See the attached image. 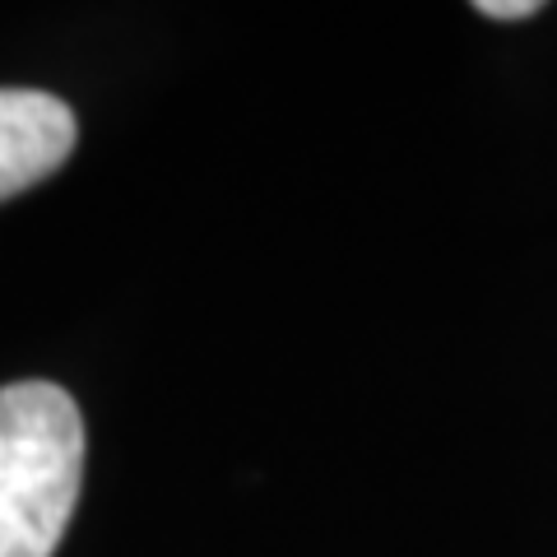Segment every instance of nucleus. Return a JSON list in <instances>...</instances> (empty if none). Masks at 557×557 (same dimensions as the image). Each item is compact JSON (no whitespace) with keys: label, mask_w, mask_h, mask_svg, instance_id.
Masks as SVG:
<instances>
[{"label":"nucleus","mask_w":557,"mask_h":557,"mask_svg":"<svg viewBox=\"0 0 557 557\" xmlns=\"http://www.w3.org/2000/svg\"><path fill=\"white\" fill-rule=\"evenodd\" d=\"M84 483V418L51 381L0 386V557H51Z\"/></svg>","instance_id":"nucleus-1"},{"label":"nucleus","mask_w":557,"mask_h":557,"mask_svg":"<svg viewBox=\"0 0 557 557\" xmlns=\"http://www.w3.org/2000/svg\"><path fill=\"white\" fill-rule=\"evenodd\" d=\"M75 112L42 89H0V200L51 177L75 149Z\"/></svg>","instance_id":"nucleus-2"},{"label":"nucleus","mask_w":557,"mask_h":557,"mask_svg":"<svg viewBox=\"0 0 557 557\" xmlns=\"http://www.w3.org/2000/svg\"><path fill=\"white\" fill-rule=\"evenodd\" d=\"M483 20H530L539 14V0H479Z\"/></svg>","instance_id":"nucleus-3"}]
</instances>
